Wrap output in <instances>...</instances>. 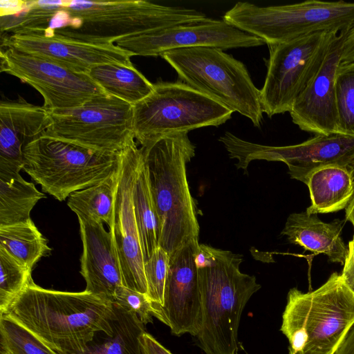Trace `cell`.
Returning <instances> with one entry per match:
<instances>
[{
    "mask_svg": "<svg viewBox=\"0 0 354 354\" xmlns=\"http://www.w3.org/2000/svg\"><path fill=\"white\" fill-rule=\"evenodd\" d=\"M3 313L28 329L58 354L82 351L97 332L113 333L112 301L86 290L77 292L44 289L32 279Z\"/></svg>",
    "mask_w": 354,
    "mask_h": 354,
    "instance_id": "obj_1",
    "label": "cell"
},
{
    "mask_svg": "<svg viewBox=\"0 0 354 354\" xmlns=\"http://www.w3.org/2000/svg\"><path fill=\"white\" fill-rule=\"evenodd\" d=\"M242 256L198 244L194 261L202 301L197 337L205 354H236L243 310L261 288L257 279L241 272Z\"/></svg>",
    "mask_w": 354,
    "mask_h": 354,
    "instance_id": "obj_2",
    "label": "cell"
},
{
    "mask_svg": "<svg viewBox=\"0 0 354 354\" xmlns=\"http://www.w3.org/2000/svg\"><path fill=\"white\" fill-rule=\"evenodd\" d=\"M206 18L196 9L147 1L67 0L46 29L84 42L114 44L125 37Z\"/></svg>",
    "mask_w": 354,
    "mask_h": 354,
    "instance_id": "obj_3",
    "label": "cell"
},
{
    "mask_svg": "<svg viewBox=\"0 0 354 354\" xmlns=\"http://www.w3.org/2000/svg\"><path fill=\"white\" fill-rule=\"evenodd\" d=\"M160 225L159 247L170 256L198 241L199 225L186 172L196 147L187 133L162 137L140 147Z\"/></svg>",
    "mask_w": 354,
    "mask_h": 354,
    "instance_id": "obj_4",
    "label": "cell"
},
{
    "mask_svg": "<svg viewBox=\"0 0 354 354\" xmlns=\"http://www.w3.org/2000/svg\"><path fill=\"white\" fill-rule=\"evenodd\" d=\"M354 326V293L333 272L315 290L290 289L281 331L297 354H334Z\"/></svg>",
    "mask_w": 354,
    "mask_h": 354,
    "instance_id": "obj_5",
    "label": "cell"
},
{
    "mask_svg": "<svg viewBox=\"0 0 354 354\" xmlns=\"http://www.w3.org/2000/svg\"><path fill=\"white\" fill-rule=\"evenodd\" d=\"M160 57L175 70L180 82L247 117L254 127H261V91L242 62L222 49L205 46L169 50Z\"/></svg>",
    "mask_w": 354,
    "mask_h": 354,
    "instance_id": "obj_6",
    "label": "cell"
},
{
    "mask_svg": "<svg viewBox=\"0 0 354 354\" xmlns=\"http://www.w3.org/2000/svg\"><path fill=\"white\" fill-rule=\"evenodd\" d=\"M223 19L267 45L276 44L318 32L348 30L354 25V3L308 0L259 6L239 1Z\"/></svg>",
    "mask_w": 354,
    "mask_h": 354,
    "instance_id": "obj_7",
    "label": "cell"
},
{
    "mask_svg": "<svg viewBox=\"0 0 354 354\" xmlns=\"http://www.w3.org/2000/svg\"><path fill=\"white\" fill-rule=\"evenodd\" d=\"M153 91L133 106V133L141 147L167 136L218 127L232 111L180 81L158 82Z\"/></svg>",
    "mask_w": 354,
    "mask_h": 354,
    "instance_id": "obj_8",
    "label": "cell"
},
{
    "mask_svg": "<svg viewBox=\"0 0 354 354\" xmlns=\"http://www.w3.org/2000/svg\"><path fill=\"white\" fill-rule=\"evenodd\" d=\"M24 170L42 190L59 201L95 185L118 167L120 153L106 154L41 136L24 151Z\"/></svg>",
    "mask_w": 354,
    "mask_h": 354,
    "instance_id": "obj_9",
    "label": "cell"
},
{
    "mask_svg": "<svg viewBox=\"0 0 354 354\" xmlns=\"http://www.w3.org/2000/svg\"><path fill=\"white\" fill-rule=\"evenodd\" d=\"M44 136L106 154H118L135 142L133 106L109 94L80 106L48 111Z\"/></svg>",
    "mask_w": 354,
    "mask_h": 354,
    "instance_id": "obj_10",
    "label": "cell"
},
{
    "mask_svg": "<svg viewBox=\"0 0 354 354\" xmlns=\"http://www.w3.org/2000/svg\"><path fill=\"white\" fill-rule=\"evenodd\" d=\"M337 32H318L268 44L267 73L261 91L263 113L290 112L295 102L321 68Z\"/></svg>",
    "mask_w": 354,
    "mask_h": 354,
    "instance_id": "obj_11",
    "label": "cell"
},
{
    "mask_svg": "<svg viewBox=\"0 0 354 354\" xmlns=\"http://www.w3.org/2000/svg\"><path fill=\"white\" fill-rule=\"evenodd\" d=\"M218 140L236 159L237 169L247 170L256 160L279 161L288 168L291 178L306 184L309 175L315 169L328 165H342L354 168V137L341 134L315 135L297 145L267 146L244 140L226 131Z\"/></svg>",
    "mask_w": 354,
    "mask_h": 354,
    "instance_id": "obj_12",
    "label": "cell"
},
{
    "mask_svg": "<svg viewBox=\"0 0 354 354\" xmlns=\"http://www.w3.org/2000/svg\"><path fill=\"white\" fill-rule=\"evenodd\" d=\"M1 71L13 75L42 96L47 111L75 107L107 94L86 73L12 48L1 47Z\"/></svg>",
    "mask_w": 354,
    "mask_h": 354,
    "instance_id": "obj_13",
    "label": "cell"
},
{
    "mask_svg": "<svg viewBox=\"0 0 354 354\" xmlns=\"http://www.w3.org/2000/svg\"><path fill=\"white\" fill-rule=\"evenodd\" d=\"M115 44L133 55L160 56L163 53L180 48L205 46L222 50L249 48L266 44L265 41L229 24L225 20L205 19L180 24L125 37Z\"/></svg>",
    "mask_w": 354,
    "mask_h": 354,
    "instance_id": "obj_14",
    "label": "cell"
},
{
    "mask_svg": "<svg viewBox=\"0 0 354 354\" xmlns=\"http://www.w3.org/2000/svg\"><path fill=\"white\" fill-rule=\"evenodd\" d=\"M142 160V149L136 142L120 153L114 223L110 231L121 266L123 286L147 294L145 261L133 204V189Z\"/></svg>",
    "mask_w": 354,
    "mask_h": 354,
    "instance_id": "obj_15",
    "label": "cell"
},
{
    "mask_svg": "<svg viewBox=\"0 0 354 354\" xmlns=\"http://www.w3.org/2000/svg\"><path fill=\"white\" fill-rule=\"evenodd\" d=\"M1 47L39 57L81 73L86 74L93 66L102 64L133 66V55L116 44L84 42L48 29L1 34Z\"/></svg>",
    "mask_w": 354,
    "mask_h": 354,
    "instance_id": "obj_16",
    "label": "cell"
},
{
    "mask_svg": "<svg viewBox=\"0 0 354 354\" xmlns=\"http://www.w3.org/2000/svg\"><path fill=\"white\" fill-rule=\"evenodd\" d=\"M198 241L183 247L169 257L163 304L151 302L152 315L180 336H196L202 324V301L194 254Z\"/></svg>",
    "mask_w": 354,
    "mask_h": 354,
    "instance_id": "obj_17",
    "label": "cell"
},
{
    "mask_svg": "<svg viewBox=\"0 0 354 354\" xmlns=\"http://www.w3.org/2000/svg\"><path fill=\"white\" fill-rule=\"evenodd\" d=\"M342 38V32L334 36L321 68L289 112L292 122L302 131L315 135L338 134L335 80Z\"/></svg>",
    "mask_w": 354,
    "mask_h": 354,
    "instance_id": "obj_18",
    "label": "cell"
},
{
    "mask_svg": "<svg viewBox=\"0 0 354 354\" xmlns=\"http://www.w3.org/2000/svg\"><path fill=\"white\" fill-rule=\"evenodd\" d=\"M83 250L80 273L85 279V290L113 301L115 291L123 286L121 266L113 233L103 222L77 216Z\"/></svg>",
    "mask_w": 354,
    "mask_h": 354,
    "instance_id": "obj_19",
    "label": "cell"
},
{
    "mask_svg": "<svg viewBox=\"0 0 354 354\" xmlns=\"http://www.w3.org/2000/svg\"><path fill=\"white\" fill-rule=\"evenodd\" d=\"M50 124L48 111L20 98L0 103V172L24 169V151L43 136Z\"/></svg>",
    "mask_w": 354,
    "mask_h": 354,
    "instance_id": "obj_20",
    "label": "cell"
},
{
    "mask_svg": "<svg viewBox=\"0 0 354 354\" xmlns=\"http://www.w3.org/2000/svg\"><path fill=\"white\" fill-rule=\"evenodd\" d=\"M344 221L326 223L317 214L306 212L292 213L286 220L281 234L288 241L315 254H324L333 263L344 265L347 252L342 237Z\"/></svg>",
    "mask_w": 354,
    "mask_h": 354,
    "instance_id": "obj_21",
    "label": "cell"
},
{
    "mask_svg": "<svg viewBox=\"0 0 354 354\" xmlns=\"http://www.w3.org/2000/svg\"><path fill=\"white\" fill-rule=\"evenodd\" d=\"M354 168L328 165L313 171L308 177L310 205L306 212L331 213L346 209L354 195Z\"/></svg>",
    "mask_w": 354,
    "mask_h": 354,
    "instance_id": "obj_22",
    "label": "cell"
},
{
    "mask_svg": "<svg viewBox=\"0 0 354 354\" xmlns=\"http://www.w3.org/2000/svg\"><path fill=\"white\" fill-rule=\"evenodd\" d=\"M86 74L107 94L132 106L147 97L154 88L133 66L102 64L93 66Z\"/></svg>",
    "mask_w": 354,
    "mask_h": 354,
    "instance_id": "obj_23",
    "label": "cell"
},
{
    "mask_svg": "<svg viewBox=\"0 0 354 354\" xmlns=\"http://www.w3.org/2000/svg\"><path fill=\"white\" fill-rule=\"evenodd\" d=\"M111 321L112 335L94 343L91 342L82 351L65 354H142L140 337L145 332V324L136 313L129 312L115 302Z\"/></svg>",
    "mask_w": 354,
    "mask_h": 354,
    "instance_id": "obj_24",
    "label": "cell"
},
{
    "mask_svg": "<svg viewBox=\"0 0 354 354\" xmlns=\"http://www.w3.org/2000/svg\"><path fill=\"white\" fill-rule=\"evenodd\" d=\"M119 174L120 160L116 169L106 179L72 193L68 198V206L77 216L105 223L109 230H112Z\"/></svg>",
    "mask_w": 354,
    "mask_h": 354,
    "instance_id": "obj_25",
    "label": "cell"
},
{
    "mask_svg": "<svg viewBox=\"0 0 354 354\" xmlns=\"http://www.w3.org/2000/svg\"><path fill=\"white\" fill-rule=\"evenodd\" d=\"M46 195L19 173L0 172V227L30 219V212Z\"/></svg>",
    "mask_w": 354,
    "mask_h": 354,
    "instance_id": "obj_26",
    "label": "cell"
},
{
    "mask_svg": "<svg viewBox=\"0 0 354 354\" xmlns=\"http://www.w3.org/2000/svg\"><path fill=\"white\" fill-rule=\"evenodd\" d=\"M133 204L145 262L159 247L160 225L144 159L133 189Z\"/></svg>",
    "mask_w": 354,
    "mask_h": 354,
    "instance_id": "obj_27",
    "label": "cell"
},
{
    "mask_svg": "<svg viewBox=\"0 0 354 354\" xmlns=\"http://www.w3.org/2000/svg\"><path fill=\"white\" fill-rule=\"evenodd\" d=\"M0 247L30 270L51 251L46 239L31 218L0 227Z\"/></svg>",
    "mask_w": 354,
    "mask_h": 354,
    "instance_id": "obj_28",
    "label": "cell"
},
{
    "mask_svg": "<svg viewBox=\"0 0 354 354\" xmlns=\"http://www.w3.org/2000/svg\"><path fill=\"white\" fill-rule=\"evenodd\" d=\"M66 1H26L24 8L17 14L0 17L1 35L44 30Z\"/></svg>",
    "mask_w": 354,
    "mask_h": 354,
    "instance_id": "obj_29",
    "label": "cell"
},
{
    "mask_svg": "<svg viewBox=\"0 0 354 354\" xmlns=\"http://www.w3.org/2000/svg\"><path fill=\"white\" fill-rule=\"evenodd\" d=\"M32 270L0 247V314L25 289L32 279Z\"/></svg>",
    "mask_w": 354,
    "mask_h": 354,
    "instance_id": "obj_30",
    "label": "cell"
},
{
    "mask_svg": "<svg viewBox=\"0 0 354 354\" xmlns=\"http://www.w3.org/2000/svg\"><path fill=\"white\" fill-rule=\"evenodd\" d=\"M0 343L12 354H58L5 313L0 314Z\"/></svg>",
    "mask_w": 354,
    "mask_h": 354,
    "instance_id": "obj_31",
    "label": "cell"
},
{
    "mask_svg": "<svg viewBox=\"0 0 354 354\" xmlns=\"http://www.w3.org/2000/svg\"><path fill=\"white\" fill-rule=\"evenodd\" d=\"M338 134L354 137V61L340 64L335 80Z\"/></svg>",
    "mask_w": 354,
    "mask_h": 354,
    "instance_id": "obj_32",
    "label": "cell"
},
{
    "mask_svg": "<svg viewBox=\"0 0 354 354\" xmlns=\"http://www.w3.org/2000/svg\"><path fill=\"white\" fill-rule=\"evenodd\" d=\"M169 266V255L158 247L145 262L144 270L147 286V296L151 302L163 304L164 292Z\"/></svg>",
    "mask_w": 354,
    "mask_h": 354,
    "instance_id": "obj_33",
    "label": "cell"
},
{
    "mask_svg": "<svg viewBox=\"0 0 354 354\" xmlns=\"http://www.w3.org/2000/svg\"><path fill=\"white\" fill-rule=\"evenodd\" d=\"M112 302L136 313L145 325L152 323L151 301L147 294L120 286L116 288Z\"/></svg>",
    "mask_w": 354,
    "mask_h": 354,
    "instance_id": "obj_34",
    "label": "cell"
},
{
    "mask_svg": "<svg viewBox=\"0 0 354 354\" xmlns=\"http://www.w3.org/2000/svg\"><path fill=\"white\" fill-rule=\"evenodd\" d=\"M346 286L354 293V234L348 245V252L340 274Z\"/></svg>",
    "mask_w": 354,
    "mask_h": 354,
    "instance_id": "obj_35",
    "label": "cell"
},
{
    "mask_svg": "<svg viewBox=\"0 0 354 354\" xmlns=\"http://www.w3.org/2000/svg\"><path fill=\"white\" fill-rule=\"evenodd\" d=\"M343 34L341 47L340 64H346L354 61V25Z\"/></svg>",
    "mask_w": 354,
    "mask_h": 354,
    "instance_id": "obj_36",
    "label": "cell"
},
{
    "mask_svg": "<svg viewBox=\"0 0 354 354\" xmlns=\"http://www.w3.org/2000/svg\"><path fill=\"white\" fill-rule=\"evenodd\" d=\"M140 341L142 354H172L147 332L141 335Z\"/></svg>",
    "mask_w": 354,
    "mask_h": 354,
    "instance_id": "obj_37",
    "label": "cell"
},
{
    "mask_svg": "<svg viewBox=\"0 0 354 354\" xmlns=\"http://www.w3.org/2000/svg\"><path fill=\"white\" fill-rule=\"evenodd\" d=\"M26 1H0V17L16 15L25 6Z\"/></svg>",
    "mask_w": 354,
    "mask_h": 354,
    "instance_id": "obj_38",
    "label": "cell"
},
{
    "mask_svg": "<svg viewBox=\"0 0 354 354\" xmlns=\"http://www.w3.org/2000/svg\"><path fill=\"white\" fill-rule=\"evenodd\" d=\"M334 354H354V326Z\"/></svg>",
    "mask_w": 354,
    "mask_h": 354,
    "instance_id": "obj_39",
    "label": "cell"
},
{
    "mask_svg": "<svg viewBox=\"0 0 354 354\" xmlns=\"http://www.w3.org/2000/svg\"><path fill=\"white\" fill-rule=\"evenodd\" d=\"M346 220L351 223L354 227V195L353 197L346 208Z\"/></svg>",
    "mask_w": 354,
    "mask_h": 354,
    "instance_id": "obj_40",
    "label": "cell"
},
{
    "mask_svg": "<svg viewBox=\"0 0 354 354\" xmlns=\"http://www.w3.org/2000/svg\"><path fill=\"white\" fill-rule=\"evenodd\" d=\"M0 354H12L2 343H0Z\"/></svg>",
    "mask_w": 354,
    "mask_h": 354,
    "instance_id": "obj_41",
    "label": "cell"
},
{
    "mask_svg": "<svg viewBox=\"0 0 354 354\" xmlns=\"http://www.w3.org/2000/svg\"><path fill=\"white\" fill-rule=\"evenodd\" d=\"M289 354H297V353H293V352H292V351H289Z\"/></svg>",
    "mask_w": 354,
    "mask_h": 354,
    "instance_id": "obj_42",
    "label": "cell"
}]
</instances>
